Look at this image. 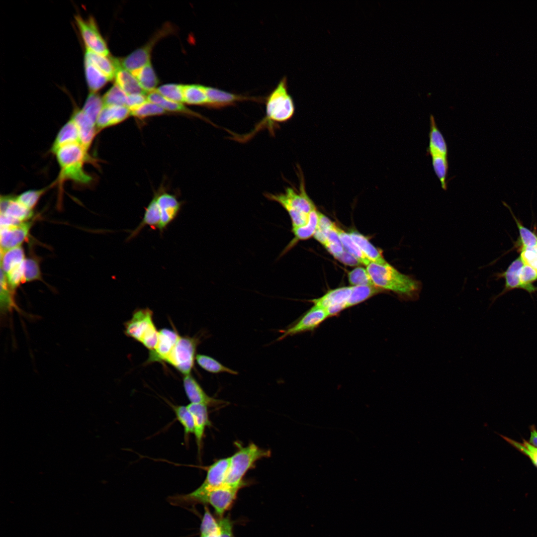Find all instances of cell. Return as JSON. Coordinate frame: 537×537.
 Wrapping results in <instances>:
<instances>
[{"label":"cell","instance_id":"obj_1","mask_svg":"<svg viewBox=\"0 0 537 537\" xmlns=\"http://www.w3.org/2000/svg\"><path fill=\"white\" fill-rule=\"evenodd\" d=\"M366 269L377 287L393 291L405 300H415L418 298L421 282L400 272L388 263L380 265L370 262Z\"/></svg>","mask_w":537,"mask_h":537},{"label":"cell","instance_id":"obj_2","mask_svg":"<svg viewBox=\"0 0 537 537\" xmlns=\"http://www.w3.org/2000/svg\"><path fill=\"white\" fill-rule=\"evenodd\" d=\"M60 168L56 183L60 184L66 180L81 185L90 184L92 177L84 169L86 163L93 159L80 143H75L63 146L54 154Z\"/></svg>","mask_w":537,"mask_h":537},{"label":"cell","instance_id":"obj_3","mask_svg":"<svg viewBox=\"0 0 537 537\" xmlns=\"http://www.w3.org/2000/svg\"><path fill=\"white\" fill-rule=\"evenodd\" d=\"M242 487L224 484L215 488L201 490L197 488L191 493L178 495L171 497V502L176 505L199 503L209 504L221 518L229 510L235 502L239 490Z\"/></svg>","mask_w":537,"mask_h":537},{"label":"cell","instance_id":"obj_4","mask_svg":"<svg viewBox=\"0 0 537 537\" xmlns=\"http://www.w3.org/2000/svg\"><path fill=\"white\" fill-rule=\"evenodd\" d=\"M300 177L299 192L288 187L284 193L264 194L268 199L278 203L287 212L291 219L292 228L306 224L308 214L315 207L306 193L302 175Z\"/></svg>","mask_w":537,"mask_h":537},{"label":"cell","instance_id":"obj_5","mask_svg":"<svg viewBox=\"0 0 537 537\" xmlns=\"http://www.w3.org/2000/svg\"><path fill=\"white\" fill-rule=\"evenodd\" d=\"M293 99L288 93L287 79L283 77L266 99V116L258 124L256 131L264 125L286 122L295 113Z\"/></svg>","mask_w":537,"mask_h":537},{"label":"cell","instance_id":"obj_6","mask_svg":"<svg viewBox=\"0 0 537 537\" xmlns=\"http://www.w3.org/2000/svg\"><path fill=\"white\" fill-rule=\"evenodd\" d=\"M238 449L230 457V464L225 484L243 487L247 485L243 478L248 471L254 467L256 462L268 457L271 451L260 448L254 443L246 447L237 445Z\"/></svg>","mask_w":537,"mask_h":537},{"label":"cell","instance_id":"obj_7","mask_svg":"<svg viewBox=\"0 0 537 537\" xmlns=\"http://www.w3.org/2000/svg\"><path fill=\"white\" fill-rule=\"evenodd\" d=\"M153 315V311L149 308H138L133 312L131 318L124 324V334L141 343L149 351L155 349L159 336Z\"/></svg>","mask_w":537,"mask_h":537},{"label":"cell","instance_id":"obj_8","mask_svg":"<svg viewBox=\"0 0 537 537\" xmlns=\"http://www.w3.org/2000/svg\"><path fill=\"white\" fill-rule=\"evenodd\" d=\"M200 339L196 336H180L164 362L171 364L184 375L190 374L194 366L196 349L201 342Z\"/></svg>","mask_w":537,"mask_h":537},{"label":"cell","instance_id":"obj_9","mask_svg":"<svg viewBox=\"0 0 537 537\" xmlns=\"http://www.w3.org/2000/svg\"><path fill=\"white\" fill-rule=\"evenodd\" d=\"M173 28L166 24L156 32L155 35L146 43L129 55L122 59H119L121 66L131 73L145 66L150 62L151 54L155 44L161 38L171 33Z\"/></svg>","mask_w":537,"mask_h":537},{"label":"cell","instance_id":"obj_10","mask_svg":"<svg viewBox=\"0 0 537 537\" xmlns=\"http://www.w3.org/2000/svg\"><path fill=\"white\" fill-rule=\"evenodd\" d=\"M75 21L86 50L108 56L109 51L106 43L100 34L93 18L90 17L88 19H84L80 15H76Z\"/></svg>","mask_w":537,"mask_h":537},{"label":"cell","instance_id":"obj_11","mask_svg":"<svg viewBox=\"0 0 537 537\" xmlns=\"http://www.w3.org/2000/svg\"><path fill=\"white\" fill-rule=\"evenodd\" d=\"M328 317L324 309L313 305L293 325L280 331L281 335L276 340L281 341L288 336L313 330Z\"/></svg>","mask_w":537,"mask_h":537},{"label":"cell","instance_id":"obj_12","mask_svg":"<svg viewBox=\"0 0 537 537\" xmlns=\"http://www.w3.org/2000/svg\"><path fill=\"white\" fill-rule=\"evenodd\" d=\"M351 292L352 286L339 287L330 290L322 297L311 301L314 305L324 309L329 317L347 308Z\"/></svg>","mask_w":537,"mask_h":537},{"label":"cell","instance_id":"obj_13","mask_svg":"<svg viewBox=\"0 0 537 537\" xmlns=\"http://www.w3.org/2000/svg\"><path fill=\"white\" fill-rule=\"evenodd\" d=\"M180 336L175 330L167 328L159 331L158 341L155 349L149 351L146 363L164 362L176 345Z\"/></svg>","mask_w":537,"mask_h":537},{"label":"cell","instance_id":"obj_14","mask_svg":"<svg viewBox=\"0 0 537 537\" xmlns=\"http://www.w3.org/2000/svg\"><path fill=\"white\" fill-rule=\"evenodd\" d=\"M32 223L31 220L16 226L0 228V252L21 246L28 237Z\"/></svg>","mask_w":537,"mask_h":537},{"label":"cell","instance_id":"obj_15","mask_svg":"<svg viewBox=\"0 0 537 537\" xmlns=\"http://www.w3.org/2000/svg\"><path fill=\"white\" fill-rule=\"evenodd\" d=\"M207 97V106L219 109L235 105L239 101L253 100L260 101L259 97L236 94L211 87L204 86Z\"/></svg>","mask_w":537,"mask_h":537},{"label":"cell","instance_id":"obj_16","mask_svg":"<svg viewBox=\"0 0 537 537\" xmlns=\"http://www.w3.org/2000/svg\"><path fill=\"white\" fill-rule=\"evenodd\" d=\"M183 385L186 395L190 403L215 407H222L228 404L227 401L208 395L190 374L184 375Z\"/></svg>","mask_w":537,"mask_h":537},{"label":"cell","instance_id":"obj_17","mask_svg":"<svg viewBox=\"0 0 537 537\" xmlns=\"http://www.w3.org/2000/svg\"><path fill=\"white\" fill-rule=\"evenodd\" d=\"M161 213L159 230L162 234L178 216L181 203L174 195L168 193L156 194Z\"/></svg>","mask_w":537,"mask_h":537},{"label":"cell","instance_id":"obj_18","mask_svg":"<svg viewBox=\"0 0 537 537\" xmlns=\"http://www.w3.org/2000/svg\"><path fill=\"white\" fill-rule=\"evenodd\" d=\"M71 118L78 128L80 144L89 151L94 139L99 133L95 123L82 109H76Z\"/></svg>","mask_w":537,"mask_h":537},{"label":"cell","instance_id":"obj_19","mask_svg":"<svg viewBox=\"0 0 537 537\" xmlns=\"http://www.w3.org/2000/svg\"><path fill=\"white\" fill-rule=\"evenodd\" d=\"M230 464V457L221 458L206 467V476L198 487L208 490L219 487L225 484Z\"/></svg>","mask_w":537,"mask_h":537},{"label":"cell","instance_id":"obj_20","mask_svg":"<svg viewBox=\"0 0 537 537\" xmlns=\"http://www.w3.org/2000/svg\"><path fill=\"white\" fill-rule=\"evenodd\" d=\"M130 115L129 109L125 106L103 105L95 123L98 131L119 124Z\"/></svg>","mask_w":537,"mask_h":537},{"label":"cell","instance_id":"obj_21","mask_svg":"<svg viewBox=\"0 0 537 537\" xmlns=\"http://www.w3.org/2000/svg\"><path fill=\"white\" fill-rule=\"evenodd\" d=\"M111 59L115 69L114 77L116 85L127 95L137 93L147 94L133 74L121 66L119 59L112 57Z\"/></svg>","mask_w":537,"mask_h":537},{"label":"cell","instance_id":"obj_22","mask_svg":"<svg viewBox=\"0 0 537 537\" xmlns=\"http://www.w3.org/2000/svg\"><path fill=\"white\" fill-rule=\"evenodd\" d=\"M186 406L193 418L194 424V434L198 450L200 452L202 447L205 430L207 427L210 426L211 425L208 416V406L203 404L192 403H189Z\"/></svg>","mask_w":537,"mask_h":537},{"label":"cell","instance_id":"obj_23","mask_svg":"<svg viewBox=\"0 0 537 537\" xmlns=\"http://www.w3.org/2000/svg\"><path fill=\"white\" fill-rule=\"evenodd\" d=\"M0 214L9 216L21 222L29 221L34 215L33 210L25 207L12 195H1Z\"/></svg>","mask_w":537,"mask_h":537},{"label":"cell","instance_id":"obj_24","mask_svg":"<svg viewBox=\"0 0 537 537\" xmlns=\"http://www.w3.org/2000/svg\"><path fill=\"white\" fill-rule=\"evenodd\" d=\"M319 211L315 207L309 213L308 220L305 225L292 228L294 237L282 251L280 257L287 253L299 241L305 240L313 236L317 227Z\"/></svg>","mask_w":537,"mask_h":537},{"label":"cell","instance_id":"obj_25","mask_svg":"<svg viewBox=\"0 0 537 537\" xmlns=\"http://www.w3.org/2000/svg\"><path fill=\"white\" fill-rule=\"evenodd\" d=\"M160 222V210L156 196L155 195L146 207L142 221L137 227L131 232V234L127 237L126 241H129L138 236L142 230L147 225L153 229H159Z\"/></svg>","mask_w":537,"mask_h":537},{"label":"cell","instance_id":"obj_26","mask_svg":"<svg viewBox=\"0 0 537 537\" xmlns=\"http://www.w3.org/2000/svg\"><path fill=\"white\" fill-rule=\"evenodd\" d=\"M75 143H79V135L78 128L71 118L58 132L52 144L50 152L54 154L61 147Z\"/></svg>","mask_w":537,"mask_h":537},{"label":"cell","instance_id":"obj_27","mask_svg":"<svg viewBox=\"0 0 537 537\" xmlns=\"http://www.w3.org/2000/svg\"><path fill=\"white\" fill-rule=\"evenodd\" d=\"M524 264V262L519 256L510 264L505 271L499 274L505 279V284L502 291L493 298V302L509 291L516 288L522 289L518 273Z\"/></svg>","mask_w":537,"mask_h":537},{"label":"cell","instance_id":"obj_28","mask_svg":"<svg viewBox=\"0 0 537 537\" xmlns=\"http://www.w3.org/2000/svg\"><path fill=\"white\" fill-rule=\"evenodd\" d=\"M429 146L428 152L431 156H448V146L442 133L438 128L434 117L430 116Z\"/></svg>","mask_w":537,"mask_h":537},{"label":"cell","instance_id":"obj_29","mask_svg":"<svg viewBox=\"0 0 537 537\" xmlns=\"http://www.w3.org/2000/svg\"><path fill=\"white\" fill-rule=\"evenodd\" d=\"M349 234L370 262L380 265L387 263L381 252L369 241L366 237L355 231H353Z\"/></svg>","mask_w":537,"mask_h":537},{"label":"cell","instance_id":"obj_30","mask_svg":"<svg viewBox=\"0 0 537 537\" xmlns=\"http://www.w3.org/2000/svg\"><path fill=\"white\" fill-rule=\"evenodd\" d=\"M147 98L148 101L159 105L166 111L184 113L203 119L201 115L186 108L182 103L169 100L159 94L156 90L148 93L147 94Z\"/></svg>","mask_w":537,"mask_h":537},{"label":"cell","instance_id":"obj_31","mask_svg":"<svg viewBox=\"0 0 537 537\" xmlns=\"http://www.w3.org/2000/svg\"><path fill=\"white\" fill-rule=\"evenodd\" d=\"M131 73L147 94L156 90L155 88L159 83V80L151 62Z\"/></svg>","mask_w":537,"mask_h":537},{"label":"cell","instance_id":"obj_32","mask_svg":"<svg viewBox=\"0 0 537 537\" xmlns=\"http://www.w3.org/2000/svg\"><path fill=\"white\" fill-rule=\"evenodd\" d=\"M108 57L86 50L85 61L92 64L110 81L115 76V69L111 57Z\"/></svg>","mask_w":537,"mask_h":537},{"label":"cell","instance_id":"obj_33","mask_svg":"<svg viewBox=\"0 0 537 537\" xmlns=\"http://www.w3.org/2000/svg\"><path fill=\"white\" fill-rule=\"evenodd\" d=\"M25 259L24 252L21 246L0 252V269L7 274L20 266Z\"/></svg>","mask_w":537,"mask_h":537},{"label":"cell","instance_id":"obj_34","mask_svg":"<svg viewBox=\"0 0 537 537\" xmlns=\"http://www.w3.org/2000/svg\"><path fill=\"white\" fill-rule=\"evenodd\" d=\"M86 80L90 92H96L104 87L108 79L92 64L85 61Z\"/></svg>","mask_w":537,"mask_h":537},{"label":"cell","instance_id":"obj_35","mask_svg":"<svg viewBox=\"0 0 537 537\" xmlns=\"http://www.w3.org/2000/svg\"><path fill=\"white\" fill-rule=\"evenodd\" d=\"M383 290L375 285L352 286V292L347 303V308L362 302Z\"/></svg>","mask_w":537,"mask_h":537},{"label":"cell","instance_id":"obj_36","mask_svg":"<svg viewBox=\"0 0 537 537\" xmlns=\"http://www.w3.org/2000/svg\"><path fill=\"white\" fill-rule=\"evenodd\" d=\"M182 92L183 102L206 106L207 97L204 86L197 84L183 85Z\"/></svg>","mask_w":537,"mask_h":537},{"label":"cell","instance_id":"obj_37","mask_svg":"<svg viewBox=\"0 0 537 537\" xmlns=\"http://www.w3.org/2000/svg\"><path fill=\"white\" fill-rule=\"evenodd\" d=\"M336 230L344 250L356 257L361 264L367 266L370 262L353 241L349 234L337 226Z\"/></svg>","mask_w":537,"mask_h":537},{"label":"cell","instance_id":"obj_38","mask_svg":"<svg viewBox=\"0 0 537 537\" xmlns=\"http://www.w3.org/2000/svg\"><path fill=\"white\" fill-rule=\"evenodd\" d=\"M504 204L510 210L518 228L519 239L517 245L519 246L520 250L537 245V235L522 224L515 216L511 208L506 203H504Z\"/></svg>","mask_w":537,"mask_h":537},{"label":"cell","instance_id":"obj_39","mask_svg":"<svg viewBox=\"0 0 537 537\" xmlns=\"http://www.w3.org/2000/svg\"><path fill=\"white\" fill-rule=\"evenodd\" d=\"M195 360L197 363L205 370L212 373L222 372L237 375L238 372L221 364L220 362L208 356L197 354Z\"/></svg>","mask_w":537,"mask_h":537},{"label":"cell","instance_id":"obj_40","mask_svg":"<svg viewBox=\"0 0 537 537\" xmlns=\"http://www.w3.org/2000/svg\"><path fill=\"white\" fill-rule=\"evenodd\" d=\"M178 421L182 426L184 438L186 441L190 434H194V424L193 416L186 406L170 404Z\"/></svg>","mask_w":537,"mask_h":537},{"label":"cell","instance_id":"obj_41","mask_svg":"<svg viewBox=\"0 0 537 537\" xmlns=\"http://www.w3.org/2000/svg\"><path fill=\"white\" fill-rule=\"evenodd\" d=\"M518 275L522 289L531 295L537 291V287L533 284L537 280V269L524 264L520 268Z\"/></svg>","mask_w":537,"mask_h":537},{"label":"cell","instance_id":"obj_42","mask_svg":"<svg viewBox=\"0 0 537 537\" xmlns=\"http://www.w3.org/2000/svg\"><path fill=\"white\" fill-rule=\"evenodd\" d=\"M55 184L56 183L54 182L50 186L42 188L25 191L16 196V199L28 209L33 210L42 196Z\"/></svg>","mask_w":537,"mask_h":537},{"label":"cell","instance_id":"obj_43","mask_svg":"<svg viewBox=\"0 0 537 537\" xmlns=\"http://www.w3.org/2000/svg\"><path fill=\"white\" fill-rule=\"evenodd\" d=\"M22 270L24 282L42 278L39 261L36 257L31 256L25 258L22 263Z\"/></svg>","mask_w":537,"mask_h":537},{"label":"cell","instance_id":"obj_44","mask_svg":"<svg viewBox=\"0 0 537 537\" xmlns=\"http://www.w3.org/2000/svg\"><path fill=\"white\" fill-rule=\"evenodd\" d=\"M103 106L102 98L96 92H90L82 109L96 123L97 118Z\"/></svg>","mask_w":537,"mask_h":537},{"label":"cell","instance_id":"obj_45","mask_svg":"<svg viewBox=\"0 0 537 537\" xmlns=\"http://www.w3.org/2000/svg\"><path fill=\"white\" fill-rule=\"evenodd\" d=\"M127 95L117 85H113L102 98L103 105L125 106Z\"/></svg>","mask_w":537,"mask_h":537},{"label":"cell","instance_id":"obj_46","mask_svg":"<svg viewBox=\"0 0 537 537\" xmlns=\"http://www.w3.org/2000/svg\"><path fill=\"white\" fill-rule=\"evenodd\" d=\"M431 157L434 172L441 182L442 188L446 190V180L448 169V158L443 156H434Z\"/></svg>","mask_w":537,"mask_h":537},{"label":"cell","instance_id":"obj_47","mask_svg":"<svg viewBox=\"0 0 537 537\" xmlns=\"http://www.w3.org/2000/svg\"><path fill=\"white\" fill-rule=\"evenodd\" d=\"M183 85L169 84L162 85L156 91L165 98L177 102H183Z\"/></svg>","mask_w":537,"mask_h":537},{"label":"cell","instance_id":"obj_48","mask_svg":"<svg viewBox=\"0 0 537 537\" xmlns=\"http://www.w3.org/2000/svg\"><path fill=\"white\" fill-rule=\"evenodd\" d=\"M166 111L159 105L147 101L139 107L130 111V115L144 119L149 116L164 114Z\"/></svg>","mask_w":537,"mask_h":537},{"label":"cell","instance_id":"obj_49","mask_svg":"<svg viewBox=\"0 0 537 537\" xmlns=\"http://www.w3.org/2000/svg\"><path fill=\"white\" fill-rule=\"evenodd\" d=\"M348 280L353 286L375 285L366 268L357 267L348 273Z\"/></svg>","mask_w":537,"mask_h":537},{"label":"cell","instance_id":"obj_50","mask_svg":"<svg viewBox=\"0 0 537 537\" xmlns=\"http://www.w3.org/2000/svg\"><path fill=\"white\" fill-rule=\"evenodd\" d=\"M324 246L335 258L344 251L342 242L337 232L336 225L335 223L327 235Z\"/></svg>","mask_w":537,"mask_h":537},{"label":"cell","instance_id":"obj_51","mask_svg":"<svg viewBox=\"0 0 537 537\" xmlns=\"http://www.w3.org/2000/svg\"><path fill=\"white\" fill-rule=\"evenodd\" d=\"M334 224L329 218L319 212V219L317 229L313 237L323 245L325 244L327 235Z\"/></svg>","mask_w":537,"mask_h":537},{"label":"cell","instance_id":"obj_52","mask_svg":"<svg viewBox=\"0 0 537 537\" xmlns=\"http://www.w3.org/2000/svg\"><path fill=\"white\" fill-rule=\"evenodd\" d=\"M502 437L509 443L520 450L523 453L527 455L533 463L537 466V448L531 445L529 442L524 441L521 443L513 440L509 438Z\"/></svg>","mask_w":537,"mask_h":537},{"label":"cell","instance_id":"obj_53","mask_svg":"<svg viewBox=\"0 0 537 537\" xmlns=\"http://www.w3.org/2000/svg\"><path fill=\"white\" fill-rule=\"evenodd\" d=\"M5 275L9 287L14 291L21 283L24 282L22 263Z\"/></svg>","mask_w":537,"mask_h":537},{"label":"cell","instance_id":"obj_54","mask_svg":"<svg viewBox=\"0 0 537 537\" xmlns=\"http://www.w3.org/2000/svg\"><path fill=\"white\" fill-rule=\"evenodd\" d=\"M147 95L142 93L127 95L126 106L130 111L139 107L147 101Z\"/></svg>","mask_w":537,"mask_h":537},{"label":"cell","instance_id":"obj_55","mask_svg":"<svg viewBox=\"0 0 537 537\" xmlns=\"http://www.w3.org/2000/svg\"><path fill=\"white\" fill-rule=\"evenodd\" d=\"M221 537H235L233 534V524L230 517L223 516L218 520Z\"/></svg>","mask_w":537,"mask_h":537},{"label":"cell","instance_id":"obj_56","mask_svg":"<svg viewBox=\"0 0 537 537\" xmlns=\"http://www.w3.org/2000/svg\"><path fill=\"white\" fill-rule=\"evenodd\" d=\"M342 263L350 266H358L361 264L357 259L349 252L344 251L339 256L335 257Z\"/></svg>","mask_w":537,"mask_h":537},{"label":"cell","instance_id":"obj_57","mask_svg":"<svg viewBox=\"0 0 537 537\" xmlns=\"http://www.w3.org/2000/svg\"><path fill=\"white\" fill-rule=\"evenodd\" d=\"M21 222L9 216L0 214V228L16 226L21 224Z\"/></svg>","mask_w":537,"mask_h":537},{"label":"cell","instance_id":"obj_58","mask_svg":"<svg viewBox=\"0 0 537 537\" xmlns=\"http://www.w3.org/2000/svg\"><path fill=\"white\" fill-rule=\"evenodd\" d=\"M529 443L537 448V430L534 426H533L531 428V436Z\"/></svg>","mask_w":537,"mask_h":537},{"label":"cell","instance_id":"obj_59","mask_svg":"<svg viewBox=\"0 0 537 537\" xmlns=\"http://www.w3.org/2000/svg\"><path fill=\"white\" fill-rule=\"evenodd\" d=\"M200 537H221L220 529L211 532L200 534Z\"/></svg>","mask_w":537,"mask_h":537}]
</instances>
